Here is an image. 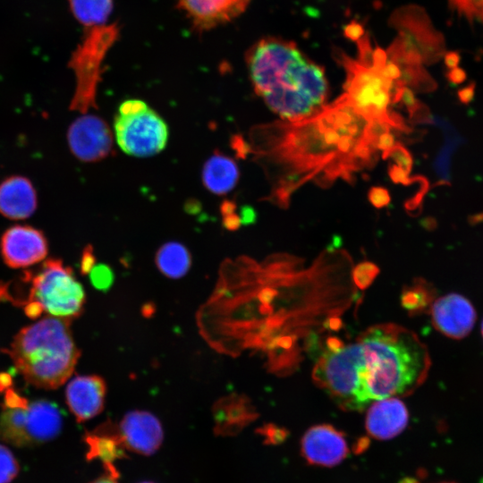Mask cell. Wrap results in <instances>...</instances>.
Listing matches in <instances>:
<instances>
[{"mask_svg":"<svg viewBox=\"0 0 483 483\" xmlns=\"http://www.w3.org/2000/svg\"><path fill=\"white\" fill-rule=\"evenodd\" d=\"M387 131L342 95L308 117L257 126L249 148L270 174L267 199L285 208L307 182L322 187L339 178L352 182L357 173L375 164L377 139Z\"/></svg>","mask_w":483,"mask_h":483,"instance_id":"cell-1","label":"cell"},{"mask_svg":"<svg viewBox=\"0 0 483 483\" xmlns=\"http://www.w3.org/2000/svg\"><path fill=\"white\" fill-rule=\"evenodd\" d=\"M431 365L419 336L402 326L375 325L349 343L329 344L312 377L343 411H362L372 402L412 394Z\"/></svg>","mask_w":483,"mask_h":483,"instance_id":"cell-2","label":"cell"},{"mask_svg":"<svg viewBox=\"0 0 483 483\" xmlns=\"http://www.w3.org/2000/svg\"><path fill=\"white\" fill-rule=\"evenodd\" d=\"M246 62L256 93L284 120L308 117L324 106L328 94L325 72L294 43L262 38L248 51Z\"/></svg>","mask_w":483,"mask_h":483,"instance_id":"cell-3","label":"cell"},{"mask_svg":"<svg viewBox=\"0 0 483 483\" xmlns=\"http://www.w3.org/2000/svg\"><path fill=\"white\" fill-rule=\"evenodd\" d=\"M71 321L46 316L22 327L10 348L3 350L28 384L56 389L71 377L80 355L72 337Z\"/></svg>","mask_w":483,"mask_h":483,"instance_id":"cell-4","label":"cell"},{"mask_svg":"<svg viewBox=\"0 0 483 483\" xmlns=\"http://www.w3.org/2000/svg\"><path fill=\"white\" fill-rule=\"evenodd\" d=\"M362 50L357 60L344 58L347 80L343 96L370 120L410 131L402 117L389 108L400 101L405 88L402 72L382 50H367L365 45Z\"/></svg>","mask_w":483,"mask_h":483,"instance_id":"cell-5","label":"cell"},{"mask_svg":"<svg viewBox=\"0 0 483 483\" xmlns=\"http://www.w3.org/2000/svg\"><path fill=\"white\" fill-rule=\"evenodd\" d=\"M17 292L5 301L17 307L38 301L51 316L69 319L82 313L86 301L84 289L72 269L54 258L45 260L35 271H24L16 281L0 282V300Z\"/></svg>","mask_w":483,"mask_h":483,"instance_id":"cell-6","label":"cell"},{"mask_svg":"<svg viewBox=\"0 0 483 483\" xmlns=\"http://www.w3.org/2000/svg\"><path fill=\"white\" fill-rule=\"evenodd\" d=\"M114 132L120 148L137 157L161 152L169 135L165 120L140 99H128L120 105L114 118Z\"/></svg>","mask_w":483,"mask_h":483,"instance_id":"cell-7","label":"cell"},{"mask_svg":"<svg viewBox=\"0 0 483 483\" xmlns=\"http://www.w3.org/2000/svg\"><path fill=\"white\" fill-rule=\"evenodd\" d=\"M71 58L76 87L70 109L86 114L96 107V95L106 55L118 37L115 24L90 27Z\"/></svg>","mask_w":483,"mask_h":483,"instance_id":"cell-8","label":"cell"},{"mask_svg":"<svg viewBox=\"0 0 483 483\" xmlns=\"http://www.w3.org/2000/svg\"><path fill=\"white\" fill-rule=\"evenodd\" d=\"M66 136L71 152L82 162L100 161L113 149L109 126L95 114H82L71 123Z\"/></svg>","mask_w":483,"mask_h":483,"instance_id":"cell-9","label":"cell"},{"mask_svg":"<svg viewBox=\"0 0 483 483\" xmlns=\"http://www.w3.org/2000/svg\"><path fill=\"white\" fill-rule=\"evenodd\" d=\"M1 254L12 268H21L42 261L47 255L48 243L44 233L28 225H15L1 236Z\"/></svg>","mask_w":483,"mask_h":483,"instance_id":"cell-10","label":"cell"},{"mask_svg":"<svg viewBox=\"0 0 483 483\" xmlns=\"http://www.w3.org/2000/svg\"><path fill=\"white\" fill-rule=\"evenodd\" d=\"M429 309L434 327L455 340L466 337L477 319L472 303L459 293H448L434 300Z\"/></svg>","mask_w":483,"mask_h":483,"instance_id":"cell-11","label":"cell"},{"mask_svg":"<svg viewBox=\"0 0 483 483\" xmlns=\"http://www.w3.org/2000/svg\"><path fill=\"white\" fill-rule=\"evenodd\" d=\"M301 452L309 464L332 467L347 456L349 449L343 432L331 425L319 424L305 432Z\"/></svg>","mask_w":483,"mask_h":483,"instance_id":"cell-12","label":"cell"},{"mask_svg":"<svg viewBox=\"0 0 483 483\" xmlns=\"http://www.w3.org/2000/svg\"><path fill=\"white\" fill-rule=\"evenodd\" d=\"M118 428L126 449L139 454L155 453L164 439L160 421L148 411L128 412Z\"/></svg>","mask_w":483,"mask_h":483,"instance_id":"cell-13","label":"cell"},{"mask_svg":"<svg viewBox=\"0 0 483 483\" xmlns=\"http://www.w3.org/2000/svg\"><path fill=\"white\" fill-rule=\"evenodd\" d=\"M105 381L98 376H78L65 390L66 403L77 422H83L99 414L104 408Z\"/></svg>","mask_w":483,"mask_h":483,"instance_id":"cell-14","label":"cell"},{"mask_svg":"<svg viewBox=\"0 0 483 483\" xmlns=\"http://www.w3.org/2000/svg\"><path fill=\"white\" fill-rule=\"evenodd\" d=\"M193 26L208 30L241 15L250 0H176Z\"/></svg>","mask_w":483,"mask_h":483,"instance_id":"cell-15","label":"cell"},{"mask_svg":"<svg viewBox=\"0 0 483 483\" xmlns=\"http://www.w3.org/2000/svg\"><path fill=\"white\" fill-rule=\"evenodd\" d=\"M83 440L88 447L86 460L101 461L106 472L119 478L114 463L128 457L119 428L111 422H105L93 431L86 432Z\"/></svg>","mask_w":483,"mask_h":483,"instance_id":"cell-16","label":"cell"},{"mask_svg":"<svg viewBox=\"0 0 483 483\" xmlns=\"http://www.w3.org/2000/svg\"><path fill=\"white\" fill-rule=\"evenodd\" d=\"M409 413L398 397L375 401L369 406L365 426L374 438L387 440L398 436L407 427Z\"/></svg>","mask_w":483,"mask_h":483,"instance_id":"cell-17","label":"cell"},{"mask_svg":"<svg viewBox=\"0 0 483 483\" xmlns=\"http://www.w3.org/2000/svg\"><path fill=\"white\" fill-rule=\"evenodd\" d=\"M38 207L37 191L22 175H12L0 183V214L12 220L31 216Z\"/></svg>","mask_w":483,"mask_h":483,"instance_id":"cell-18","label":"cell"},{"mask_svg":"<svg viewBox=\"0 0 483 483\" xmlns=\"http://www.w3.org/2000/svg\"><path fill=\"white\" fill-rule=\"evenodd\" d=\"M62 427V413L56 403L41 399L29 404L26 431L30 445L53 440L59 435Z\"/></svg>","mask_w":483,"mask_h":483,"instance_id":"cell-19","label":"cell"},{"mask_svg":"<svg viewBox=\"0 0 483 483\" xmlns=\"http://www.w3.org/2000/svg\"><path fill=\"white\" fill-rule=\"evenodd\" d=\"M239 175L235 161L217 151L206 161L202 168L204 186L216 195L232 191L239 180Z\"/></svg>","mask_w":483,"mask_h":483,"instance_id":"cell-20","label":"cell"},{"mask_svg":"<svg viewBox=\"0 0 483 483\" xmlns=\"http://www.w3.org/2000/svg\"><path fill=\"white\" fill-rule=\"evenodd\" d=\"M156 262L158 269L167 277L183 276L191 265L189 250L179 242H167L157 252Z\"/></svg>","mask_w":483,"mask_h":483,"instance_id":"cell-21","label":"cell"},{"mask_svg":"<svg viewBox=\"0 0 483 483\" xmlns=\"http://www.w3.org/2000/svg\"><path fill=\"white\" fill-rule=\"evenodd\" d=\"M26 419L27 409L4 408L0 414V439L17 447L30 446Z\"/></svg>","mask_w":483,"mask_h":483,"instance_id":"cell-22","label":"cell"},{"mask_svg":"<svg viewBox=\"0 0 483 483\" xmlns=\"http://www.w3.org/2000/svg\"><path fill=\"white\" fill-rule=\"evenodd\" d=\"M70 6L75 18L90 28L105 24L114 4L113 0H70Z\"/></svg>","mask_w":483,"mask_h":483,"instance_id":"cell-23","label":"cell"},{"mask_svg":"<svg viewBox=\"0 0 483 483\" xmlns=\"http://www.w3.org/2000/svg\"><path fill=\"white\" fill-rule=\"evenodd\" d=\"M434 296V289L421 281L404 294L403 303L411 309L422 310L428 307L430 308Z\"/></svg>","mask_w":483,"mask_h":483,"instance_id":"cell-24","label":"cell"},{"mask_svg":"<svg viewBox=\"0 0 483 483\" xmlns=\"http://www.w3.org/2000/svg\"><path fill=\"white\" fill-rule=\"evenodd\" d=\"M450 8L470 22L483 24V0H448Z\"/></svg>","mask_w":483,"mask_h":483,"instance_id":"cell-25","label":"cell"},{"mask_svg":"<svg viewBox=\"0 0 483 483\" xmlns=\"http://www.w3.org/2000/svg\"><path fill=\"white\" fill-rule=\"evenodd\" d=\"M20 470L17 459L5 445L0 444V483L12 482Z\"/></svg>","mask_w":483,"mask_h":483,"instance_id":"cell-26","label":"cell"},{"mask_svg":"<svg viewBox=\"0 0 483 483\" xmlns=\"http://www.w3.org/2000/svg\"><path fill=\"white\" fill-rule=\"evenodd\" d=\"M384 159H391L394 165L410 174L412 168V157L409 150L400 143H395L390 149L382 153Z\"/></svg>","mask_w":483,"mask_h":483,"instance_id":"cell-27","label":"cell"},{"mask_svg":"<svg viewBox=\"0 0 483 483\" xmlns=\"http://www.w3.org/2000/svg\"><path fill=\"white\" fill-rule=\"evenodd\" d=\"M89 278L95 288L105 291L112 284L114 274L108 266L98 264L90 270Z\"/></svg>","mask_w":483,"mask_h":483,"instance_id":"cell-28","label":"cell"},{"mask_svg":"<svg viewBox=\"0 0 483 483\" xmlns=\"http://www.w3.org/2000/svg\"><path fill=\"white\" fill-rule=\"evenodd\" d=\"M378 268L370 262H363L359 264L354 269V278L358 284L366 285L377 274Z\"/></svg>","mask_w":483,"mask_h":483,"instance_id":"cell-29","label":"cell"},{"mask_svg":"<svg viewBox=\"0 0 483 483\" xmlns=\"http://www.w3.org/2000/svg\"><path fill=\"white\" fill-rule=\"evenodd\" d=\"M368 199L376 208H382L390 203L391 197L388 191L380 186H374L369 189Z\"/></svg>","mask_w":483,"mask_h":483,"instance_id":"cell-30","label":"cell"},{"mask_svg":"<svg viewBox=\"0 0 483 483\" xmlns=\"http://www.w3.org/2000/svg\"><path fill=\"white\" fill-rule=\"evenodd\" d=\"M4 408L7 409H28L29 401L20 395L12 387L5 390L4 396Z\"/></svg>","mask_w":483,"mask_h":483,"instance_id":"cell-31","label":"cell"},{"mask_svg":"<svg viewBox=\"0 0 483 483\" xmlns=\"http://www.w3.org/2000/svg\"><path fill=\"white\" fill-rule=\"evenodd\" d=\"M260 433L265 436V443L276 445L282 443L287 436V433L284 429L275 427L274 425H268L260 430Z\"/></svg>","mask_w":483,"mask_h":483,"instance_id":"cell-32","label":"cell"},{"mask_svg":"<svg viewBox=\"0 0 483 483\" xmlns=\"http://www.w3.org/2000/svg\"><path fill=\"white\" fill-rule=\"evenodd\" d=\"M388 174L395 183L408 185L414 181L413 178L409 176V174L394 164L388 166Z\"/></svg>","mask_w":483,"mask_h":483,"instance_id":"cell-33","label":"cell"},{"mask_svg":"<svg viewBox=\"0 0 483 483\" xmlns=\"http://www.w3.org/2000/svg\"><path fill=\"white\" fill-rule=\"evenodd\" d=\"M95 266V257L91 246H87L82 253L80 260V273L86 275L90 272Z\"/></svg>","mask_w":483,"mask_h":483,"instance_id":"cell-34","label":"cell"},{"mask_svg":"<svg viewBox=\"0 0 483 483\" xmlns=\"http://www.w3.org/2000/svg\"><path fill=\"white\" fill-rule=\"evenodd\" d=\"M25 315L30 319H36L45 311L43 305L38 301H30L23 306Z\"/></svg>","mask_w":483,"mask_h":483,"instance_id":"cell-35","label":"cell"},{"mask_svg":"<svg viewBox=\"0 0 483 483\" xmlns=\"http://www.w3.org/2000/svg\"><path fill=\"white\" fill-rule=\"evenodd\" d=\"M394 137L391 131H385L380 134L377 139V148L383 152L387 151L394 145Z\"/></svg>","mask_w":483,"mask_h":483,"instance_id":"cell-36","label":"cell"},{"mask_svg":"<svg viewBox=\"0 0 483 483\" xmlns=\"http://www.w3.org/2000/svg\"><path fill=\"white\" fill-rule=\"evenodd\" d=\"M447 78L452 83L460 84L465 80L466 73L464 70L457 66L449 70Z\"/></svg>","mask_w":483,"mask_h":483,"instance_id":"cell-37","label":"cell"},{"mask_svg":"<svg viewBox=\"0 0 483 483\" xmlns=\"http://www.w3.org/2000/svg\"><path fill=\"white\" fill-rule=\"evenodd\" d=\"M474 96V86L469 85L465 88H462L458 92V97L460 101L463 104H468L470 102Z\"/></svg>","mask_w":483,"mask_h":483,"instance_id":"cell-38","label":"cell"},{"mask_svg":"<svg viewBox=\"0 0 483 483\" xmlns=\"http://www.w3.org/2000/svg\"><path fill=\"white\" fill-rule=\"evenodd\" d=\"M13 385V377L8 372H0V393L10 388Z\"/></svg>","mask_w":483,"mask_h":483,"instance_id":"cell-39","label":"cell"},{"mask_svg":"<svg viewBox=\"0 0 483 483\" xmlns=\"http://www.w3.org/2000/svg\"><path fill=\"white\" fill-rule=\"evenodd\" d=\"M446 66L449 69H453L458 66L460 56L456 52H449L445 56Z\"/></svg>","mask_w":483,"mask_h":483,"instance_id":"cell-40","label":"cell"},{"mask_svg":"<svg viewBox=\"0 0 483 483\" xmlns=\"http://www.w3.org/2000/svg\"><path fill=\"white\" fill-rule=\"evenodd\" d=\"M116 477L106 472L104 475L97 478L89 483H118Z\"/></svg>","mask_w":483,"mask_h":483,"instance_id":"cell-41","label":"cell"},{"mask_svg":"<svg viewBox=\"0 0 483 483\" xmlns=\"http://www.w3.org/2000/svg\"><path fill=\"white\" fill-rule=\"evenodd\" d=\"M369 440L367 438H361L360 439L355 445H354V447H353V451L355 453H360L362 452H364L367 447L369 446Z\"/></svg>","mask_w":483,"mask_h":483,"instance_id":"cell-42","label":"cell"},{"mask_svg":"<svg viewBox=\"0 0 483 483\" xmlns=\"http://www.w3.org/2000/svg\"><path fill=\"white\" fill-rule=\"evenodd\" d=\"M398 483H420V482L414 478L406 477V478L402 479Z\"/></svg>","mask_w":483,"mask_h":483,"instance_id":"cell-43","label":"cell"},{"mask_svg":"<svg viewBox=\"0 0 483 483\" xmlns=\"http://www.w3.org/2000/svg\"><path fill=\"white\" fill-rule=\"evenodd\" d=\"M481 335H482V337H483V320H482V323H481Z\"/></svg>","mask_w":483,"mask_h":483,"instance_id":"cell-44","label":"cell"},{"mask_svg":"<svg viewBox=\"0 0 483 483\" xmlns=\"http://www.w3.org/2000/svg\"><path fill=\"white\" fill-rule=\"evenodd\" d=\"M140 483H154V482H151V481H143V482H140Z\"/></svg>","mask_w":483,"mask_h":483,"instance_id":"cell-45","label":"cell"}]
</instances>
